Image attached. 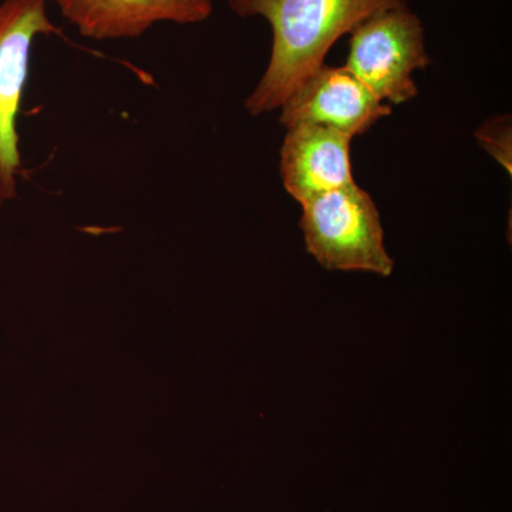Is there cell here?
<instances>
[{"mask_svg":"<svg viewBox=\"0 0 512 512\" xmlns=\"http://www.w3.org/2000/svg\"><path fill=\"white\" fill-rule=\"evenodd\" d=\"M403 0H227L239 18H264L272 52L261 82L245 100L252 116L279 109L323 66L330 47L360 23Z\"/></svg>","mask_w":512,"mask_h":512,"instance_id":"obj_1","label":"cell"},{"mask_svg":"<svg viewBox=\"0 0 512 512\" xmlns=\"http://www.w3.org/2000/svg\"><path fill=\"white\" fill-rule=\"evenodd\" d=\"M306 251L328 271L390 276L394 261L384 245L375 201L355 183L302 202Z\"/></svg>","mask_w":512,"mask_h":512,"instance_id":"obj_2","label":"cell"},{"mask_svg":"<svg viewBox=\"0 0 512 512\" xmlns=\"http://www.w3.org/2000/svg\"><path fill=\"white\" fill-rule=\"evenodd\" d=\"M350 35L346 67L377 99L402 104L417 96L413 73L430 59L423 23L404 0L370 16Z\"/></svg>","mask_w":512,"mask_h":512,"instance_id":"obj_3","label":"cell"},{"mask_svg":"<svg viewBox=\"0 0 512 512\" xmlns=\"http://www.w3.org/2000/svg\"><path fill=\"white\" fill-rule=\"evenodd\" d=\"M49 0L0 3V208L18 198L23 174L18 117L28 86L33 45L62 35L47 13Z\"/></svg>","mask_w":512,"mask_h":512,"instance_id":"obj_4","label":"cell"},{"mask_svg":"<svg viewBox=\"0 0 512 512\" xmlns=\"http://www.w3.org/2000/svg\"><path fill=\"white\" fill-rule=\"evenodd\" d=\"M279 109L286 128L318 124L352 138L392 114V107L377 99L348 67L325 64L299 84Z\"/></svg>","mask_w":512,"mask_h":512,"instance_id":"obj_5","label":"cell"},{"mask_svg":"<svg viewBox=\"0 0 512 512\" xmlns=\"http://www.w3.org/2000/svg\"><path fill=\"white\" fill-rule=\"evenodd\" d=\"M64 19L87 39H137L158 23L197 25L211 18L212 0H55Z\"/></svg>","mask_w":512,"mask_h":512,"instance_id":"obj_6","label":"cell"},{"mask_svg":"<svg viewBox=\"0 0 512 512\" xmlns=\"http://www.w3.org/2000/svg\"><path fill=\"white\" fill-rule=\"evenodd\" d=\"M350 141L348 134L318 124L288 128L281 148V177L288 194L302 204L355 183Z\"/></svg>","mask_w":512,"mask_h":512,"instance_id":"obj_7","label":"cell"},{"mask_svg":"<svg viewBox=\"0 0 512 512\" xmlns=\"http://www.w3.org/2000/svg\"><path fill=\"white\" fill-rule=\"evenodd\" d=\"M511 116L494 117L477 128L480 146L511 174L512 168Z\"/></svg>","mask_w":512,"mask_h":512,"instance_id":"obj_8","label":"cell"}]
</instances>
